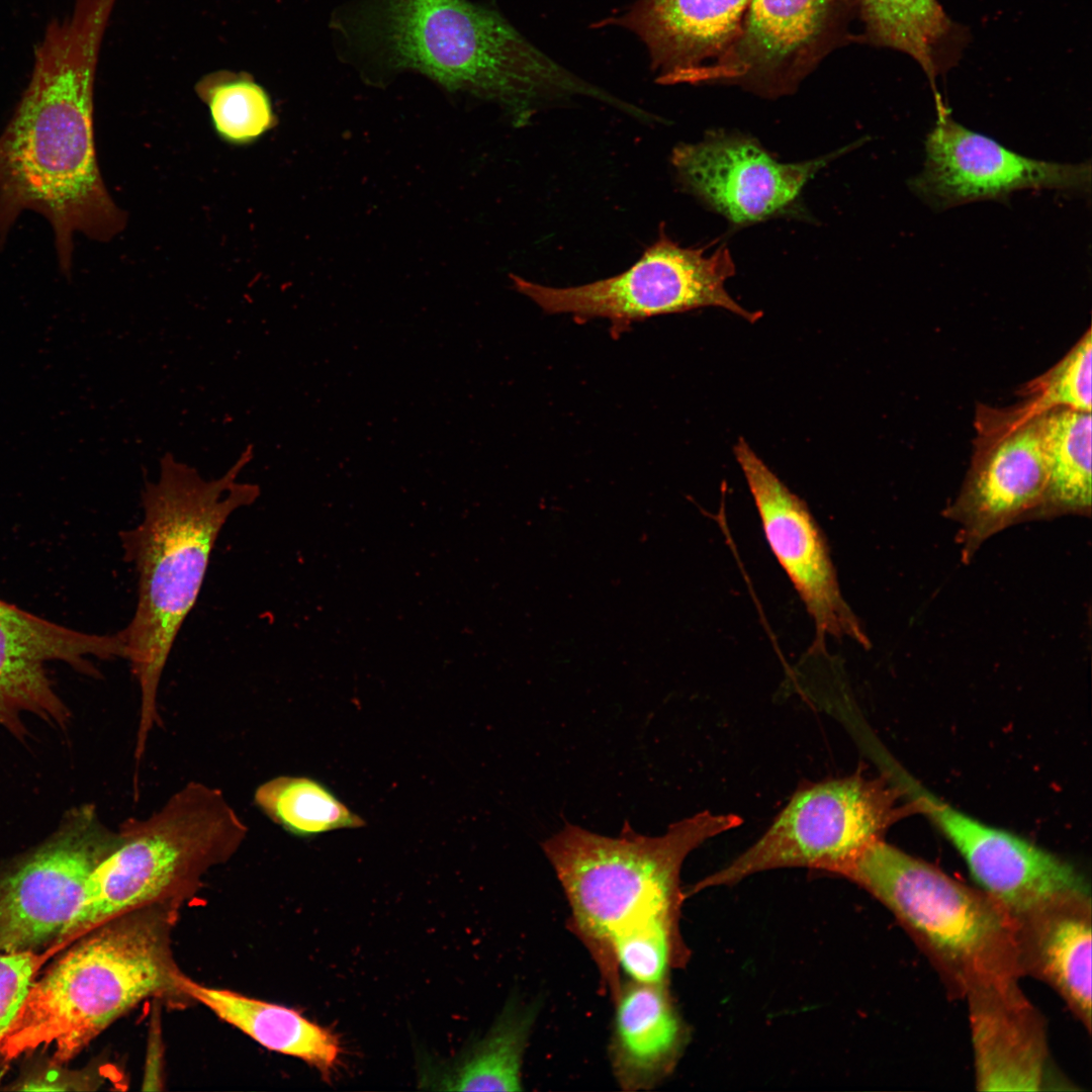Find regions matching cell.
Returning a JSON list of instances; mask_svg holds the SVG:
<instances>
[{"label":"cell","mask_w":1092,"mask_h":1092,"mask_svg":"<svg viewBox=\"0 0 1092 1092\" xmlns=\"http://www.w3.org/2000/svg\"><path fill=\"white\" fill-rule=\"evenodd\" d=\"M735 814L700 812L646 836L626 824L618 837L566 824L542 843L570 905L573 921L611 989H619L611 939L655 920L678 922L686 857L705 841L740 826Z\"/></svg>","instance_id":"obj_5"},{"label":"cell","mask_w":1092,"mask_h":1092,"mask_svg":"<svg viewBox=\"0 0 1092 1092\" xmlns=\"http://www.w3.org/2000/svg\"><path fill=\"white\" fill-rule=\"evenodd\" d=\"M533 1011L508 1010L480 1041L432 1084L447 1091H505L522 1088V1061Z\"/></svg>","instance_id":"obj_25"},{"label":"cell","mask_w":1092,"mask_h":1092,"mask_svg":"<svg viewBox=\"0 0 1092 1092\" xmlns=\"http://www.w3.org/2000/svg\"><path fill=\"white\" fill-rule=\"evenodd\" d=\"M750 0H638L597 26H621L644 43L663 84L689 83L739 33Z\"/></svg>","instance_id":"obj_18"},{"label":"cell","mask_w":1092,"mask_h":1092,"mask_svg":"<svg viewBox=\"0 0 1092 1092\" xmlns=\"http://www.w3.org/2000/svg\"><path fill=\"white\" fill-rule=\"evenodd\" d=\"M675 921L655 920L629 928L615 935L609 953L616 972L621 969L631 982L663 985L682 952Z\"/></svg>","instance_id":"obj_28"},{"label":"cell","mask_w":1092,"mask_h":1092,"mask_svg":"<svg viewBox=\"0 0 1092 1092\" xmlns=\"http://www.w3.org/2000/svg\"><path fill=\"white\" fill-rule=\"evenodd\" d=\"M114 0H76L51 22L33 68L0 134V247L21 212L51 224L63 274L70 275L74 236L106 241L123 218L98 168L93 89L102 36Z\"/></svg>","instance_id":"obj_1"},{"label":"cell","mask_w":1092,"mask_h":1092,"mask_svg":"<svg viewBox=\"0 0 1092 1092\" xmlns=\"http://www.w3.org/2000/svg\"><path fill=\"white\" fill-rule=\"evenodd\" d=\"M352 30L380 65L417 71L449 90L494 99L518 124L549 101L575 95L608 98L496 11L467 0H367Z\"/></svg>","instance_id":"obj_3"},{"label":"cell","mask_w":1092,"mask_h":1092,"mask_svg":"<svg viewBox=\"0 0 1092 1092\" xmlns=\"http://www.w3.org/2000/svg\"><path fill=\"white\" fill-rule=\"evenodd\" d=\"M90 656L126 658L122 631L110 635L80 632L0 600V724L17 738L26 734L23 713L66 727L69 711L55 692L44 663L63 661L96 676Z\"/></svg>","instance_id":"obj_16"},{"label":"cell","mask_w":1092,"mask_h":1092,"mask_svg":"<svg viewBox=\"0 0 1092 1092\" xmlns=\"http://www.w3.org/2000/svg\"><path fill=\"white\" fill-rule=\"evenodd\" d=\"M852 16L850 0H750L734 41L690 83L737 85L767 98L792 94L852 39Z\"/></svg>","instance_id":"obj_11"},{"label":"cell","mask_w":1092,"mask_h":1092,"mask_svg":"<svg viewBox=\"0 0 1092 1092\" xmlns=\"http://www.w3.org/2000/svg\"><path fill=\"white\" fill-rule=\"evenodd\" d=\"M179 987L186 998L202 1004L266 1049L304 1061L325 1080L331 1079L336 1071L343 1053L339 1036L298 1011L231 990L207 987L184 974Z\"/></svg>","instance_id":"obj_22"},{"label":"cell","mask_w":1092,"mask_h":1092,"mask_svg":"<svg viewBox=\"0 0 1092 1092\" xmlns=\"http://www.w3.org/2000/svg\"><path fill=\"white\" fill-rule=\"evenodd\" d=\"M118 831L119 844L91 873L61 940L150 905L178 902L238 851L248 827L221 791L192 782L151 816L130 818Z\"/></svg>","instance_id":"obj_7"},{"label":"cell","mask_w":1092,"mask_h":1092,"mask_svg":"<svg viewBox=\"0 0 1092 1092\" xmlns=\"http://www.w3.org/2000/svg\"><path fill=\"white\" fill-rule=\"evenodd\" d=\"M616 999L612 1039L615 1075L625 1089L648 1088L671 1069L682 1026L663 985L630 982Z\"/></svg>","instance_id":"obj_21"},{"label":"cell","mask_w":1092,"mask_h":1092,"mask_svg":"<svg viewBox=\"0 0 1092 1092\" xmlns=\"http://www.w3.org/2000/svg\"><path fill=\"white\" fill-rule=\"evenodd\" d=\"M975 1083L980 1091H1039L1049 1084L1043 1020L1017 983L969 994Z\"/></svg>","instance_id":"obj_19"},{"label":"cell","mask_w":1092,"mask_h":1092,"mask_svg":"<svg viewBox=\"0 0 1092 1092\" xmlns=\"http://www.w3.org/2000/svg\"><path fill=\"white\" fill-rule=\"evenodd\" d=\"M120 842L89 805L75 809L53 837L0 878V949L35 950L79 911L89 877Z\"/></svg>","instance_id":"obj_12"},{"label":"cell","mask_w":1092,"mask_h":1092,"mask_svg":"<svg viewBox=\"0 0 1092 1092\" xmlns=\"http://www.w3.org/2000/svg\"><path fill=\"white\" fill-rule=\"evenodd\" d=\"M44 961L35 950L0 949V1037L21 1007Z\"/></svg>","instance_id":"obj_30"},{"label":"cell","mask_w":1092,"mask_h":1092,"mask_svg":"<svg viewBox=\"0 0 1092 1092\" xmlns=\"http://www.w3.org/2000/svg\"><path fill=\"white\" fill-rule=\"evenodd\" d=\"M863 26L862 39L911 57L933 87L960 57L964 32L939 0H850Z\"/></svg>","instance_id":"obj_23"},{"label":"cell","mask_w":1092,"mask_h":1092,"mask_svg":"<svg viewBox=\"0 0 1092 1092\" xmlns=\"http://www.w3.org/2000/svg\"><path fill=\"white\" fill-rule=\"evenodd\" d=\"M886 906L956 996L1024 975L1012 915L923 859L879 839L840 873Z\"/></svg>","instance_id":"obj_6"},{"label":"cell","mask_w":1092,"mask_h":1092,"mask_svg":"<svg viewBox=\"0 0 1092 1092\" xmlns=\"http://www.w3.org/2000/svg\"><path fill=\"white\" fill-rule=\"evenodd\" d=\"M886 777L910 809L945 835L980 889L1012 916L1059 897L1090 894L1085 877L1067 860L950 806L892 760Z\"/></svg>","instance_id":"obj_13"},{"label":"cell","mask_w":1092,"mask_h":1092,"mask_svg":"<svg viewBox=\"0 0 1092 1092\" xmlns=\"http://www.w3.org/2000/svg\"><path fill=\"white\" fill-rule=\"evenodd\" d=\"M1091 423V412L1067 407L1043 412L1048 485L1036 518L1090 516Z\"/></svg>","instance_id":"obj_24"},{"label":"cell","mask_w":1092,"mask_h":1092,"mask_svg":"<svg viewBox=\"0 0 1092 1092\" xmlns=\"http://www.w3.org/2000/svg\"><path fill=\"white\" fill-rule=\"evenodd\" d=\"M175 903L150 905L85 933L38 981L0 1037L10 1061L39 1048L61 1064L153 996L184 997L170 933Z\"/></svg>","instance_id":"obj_4"},{"label":"cell","mask_w":1092,"mask_h":1092,"mask_svg":"<svg viewBox=\"0 0 1092 1092\" xmlns=\"http://www.w3.org/2000/svg\"><path fill=\"white\" fill-rule=\"evenodd\" d=\"M1043 412L1024 400L1003 408L977 406L970 468L945 510L960 526L964 559L1006 527L1036 518L1048 485Z\"/></svg>","instance_id":"obj_10"},{"label":"cell","mask_w":1092,"mask_h":1092,"mask_svg":"<svg viewBox=\"0 0 1092 1092\" xmlns=\"http://www.w3.org/2000/svg\"><path fill=\"white\" fill-rule=\"evenodd\" d=\"M1023 974L1052 987L1091 1029V894L1059 897L1012 916Z\"/></svg>","instance_id":"obj_20"},{"label":"cell","mask_w":1092,"mask_h":1092,"mask_svg":"<svg viewBox=\"0 0 1092 1092\" xmlns=\"http://www.w3.org/2000/svg\"><path fill=\"white\" fill-rule=\"evenodd\" d=\"M735 273L729 250L706 256L702 249L682 248L664 232L625 272L588 284L556 288L512 276L517 291L548 313L603 317L614 330L650 316L715 306L754 323L759 311L738 304L725 289Z\"/></svg>","instance_id":"obj_9"},{"label":"cell","mask_w":1092,"mask_h":1092,"mask_svg":"<svg viewBox=\"0 0 1092 1092\" xmlns=\"http://www.w3.org/2000/svg\"><path fill=\"white\" fill-rule=\"evenodd\" d=\"M886 778L858 772L802 785L767 830L691 893L736 884L759 872L806 868L838 875L910 807Z\"/></svg>","instance_id":"obj_8"},{"label":"cell","mask_w":1092,"mask_h":1092,"mask_svg":"<svg viewBox=\"0 0 1092 1092\" xmlns=\"http://www.w3.org/2000/svg\"><path fill=\"white\" fill-rule=\"evenodd\" d=\"M850 147L818 159L783 164L751 139L714 132L673 150L681 184L737 224L765 219L789 206L819 169Z\"/></svg>","instance_id":"obj_17"},{"label":"cell","mask_w":1092,"mask_h":1092,"mask_svg":"<svg viewBox=\"0 0 1092 1092\" xmlns=\"http://www.w3.org/2000/svg\"><path fill=\"white\" fill-rule=\"evenodd\" d=\"M220 138L234 144L250 143L274 123L269 96L244 76L215 74L198 87Z\"/></svg>","instance_id":"obj_27"},{"label":"cell","mask_w":1092,"mask_h":1092,"mask_svg":"<svg viewBox=\"0 0 1092 1092\" xmlns=\"http://www.w3.org/2000/svg\"><path fill=\"white\" fill-rule=\"evenodd\" d=\"M734 455L753 497L769 548L811 616L816 639L849 638L870 646L858 619L845 602L826 538L806 503L740 438Z\"/></svg>","instance_id":"obj_15"},{"label":"cell","mask_w":1092,"mask_h":1092,"mask_svg":"<svg viewBox=\"0 0 1092 1092\" xmlns=\"http://www.w3.org/2000/svg\"><path fill=\"white\" fill-rule=\"evenodd\" d=\"M1091 359L1089 327L1058 363L1024 383L1017 393L1039 411L1067 407L1091 412Z\"/></svg>","instance_id":"obj_29"},{"label":"cell","mask_w":1092,"mask_h":1092,"mask_svg":"<svg viewBox=\"0 0 1092 1092\" xmlns=\"http://www.w3.org/2000/svg\"><path fill=\"white\" fill-rule=\"evenodd\" d=\"M252 457L248 446L222 476L206 480L165 454L158 479L144 486L142 520L119 534L123 558L138 574L135 610L121 631L141 690L140 746L159 722V684L198 599L216 539L231 515L260 495L257 484L238 479Z\"/></svg>","instance_id":"obj_2"},{"label":"cell","mask_w":1092,"mask_h":1092,"mask_svg":"<svg viewBox=\"0 0 1092 1092\" xmlns=\"http://www.w3.org/2000/svg\"><path fill=\"white\" fill-rule=\"evenodd\" d=\"M255 802L270 819L298 837L366 824L326 785L306 777L273 778L258 787Z\"/></svg>","instance_id":"obj_26"},{"label":"cell","mask_w":1092,"mask_h":1092,"mask_svg":"<svg viewBox=\"0 0 1092 1092\" xmlns=\"http://www.w3.org/2000/svg\"><path fill=\"white\" fill-rule=\"evenodd\" d=\"M936 121L925 140L922 171L909 187L936 209L983 199H1004L1022 189L1090 193L1091 164L1055 163L1012 152L958 123L940 95Z\"/></svg>","instance_id":"obj_14"}]
</instances>
